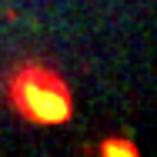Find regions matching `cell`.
Segmentation results:
<instances>
[{
  "instance_id": "7a4b0ae2",
  "label": "cell",
  "mask_w": 157,
  "mask_h": 157,
  "mask_svg": "<svg viewBox=\"0 0 157 157\" xmlns=\"http://www.w3.org/2000/svg\"><path fill=\"white\" fill-rule=\"evenodd\" d=\"M97 154H104V157H137L140 151H137V144L127 140V137H107V140H100Z\"/></svg>"
},
{
  "instance_id": "6da1fadb",
  "label": "cell",
  "mask_w": 157,
  "mask_h": 157,
  "mask_svg": "<svg viewBox=\"0 0 157 157\" xmlns=\"http://www.w3.org/2000/svg\"><path fill=\"white\" fill-rule=\"evenodd\" d=\"M7 104L37 127H57L74 117V94L70 84L47 63H20L7 74Z\"/></svg>"
}]
</instances>
